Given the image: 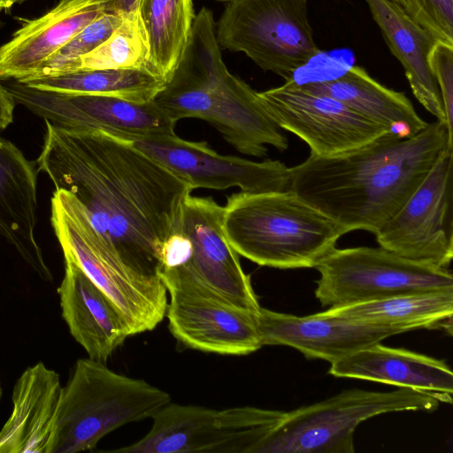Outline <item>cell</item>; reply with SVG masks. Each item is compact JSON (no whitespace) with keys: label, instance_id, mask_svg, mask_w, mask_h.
<instances>
[{"label":"cell","instance_id":"6da1fadb","mask_svg":"<svg viewBox=\"0 0 453 453\" xmlns=\"http://www.w3.org/2000/svg\"><path fill=\"white\" fill-rule=\"evenodd\" d=\"M39 172L72 194L95 229L133 268L157 274L164 242L193 188L125 140L45 121Z\"/></svg>","mask_w":453,"mask_h":453},{"label":"cell","instance_id":"7a4b0ae2","mask_svg":"<svg viewBox=\"0 0 453 453\" xmlns=\"http://www.w3.org/2000/svg\"><path fill=\"white\" fill-rule=\"evenodd\" d=\"M453 137L434 121L416 135L388 133L330 157L310 154L289 167V190L346 231L375 234L403 205L448 149Z\"/></svg>","mask_w":453,"mask_h":453},{"label":"cell","instance_id":"3957f363","mask_svg":"<svg viewBox=\"0 0 453 453\" xmlns=\"http://www.w3.org/2000/svg\"><path fill=\"white\" fill-rule=\"evenodd\" d=\"M153 102L176 123L190 118L207 121L242 154L263 157L266 145L281 152L288 147L258 92L227 70L212 12L206 7L196 14L185 53Z\"/></svg>","mask_w":453,"mask_h":453},{"label":"cell","instance_id":"277c9868","mask_svg":"<svg viewBox=\"0 0 453 453\" xmlns=\"http://www.w3.org/2000/svg\"><path fill=\"white\" fill-rule=\"evenodd\" d=\"M222 227L238 255L279 269L315 268L348 233L291 190L232 194Z\"/></svg>","mask_w":453,"mask_h":453},{"label":"cell","instance_id":"5b68a950","mask_svg":"<svg viewBox=\"0 0 453 453\" xmlns=\"http://www.w3.org/2000/svg\"><path fill=\"white\" fill-rule=\"evenodd\" d=\"M170 402L167 392L143 380L118 373L105 363L80 358L63 387L46 453L90 450L106 434L151 418Z\"/></svg>","mask_w":453,"mask_h":453},{"label":"cell","instance_id":"8992f818","mask_svg":"<svg viewBox=\"0 0 453 453\" xmlns=\"http://www.w3.org/2000/svg\"><path fill=\"white\" fill-rule=\"evenodd\" d=\"M50 222L63 253L69 254L120 310L132 335L151 331L163 321L168 298L159 276L126 263L95 229L72 194L55 189Z\"/></svg>","mask_w":453,"mask_h":453},{"label":"cell","instance_id":"52a82bcc","mask_svg":"<svg viewBox=\"0 0 453 453\" xmlns=\"http://www.w3.org/2000/svg\"><path fill=\"white\" fill-rule=\"evenodd\" d=\"M223 206L212 197L188 195L172 233L164 242L157 275L164 285L204 288L257 314L261 306L250 275L222 227Z\"/></svg>","mask_w":453,"mask_h":453},{"label":"cell","instance_id":"ba28073f","mask_svg":"<svg viewBox=\"0 0 453 453\" xmlns=\"http://www.w3.org/2000/svg\"><path fill=\"white\" fill-rule=\"evenodd\" d=\"M440 403L431 393L408 388L390 392L344 390L284 411L257 453H352L354 433L363 421L388 412H431Z\"/></svg>","mask_w":453,"mask_h":453},{"label":"cell","instance_id":"9c48e42d","mask_svg":"<svg viewBox=\"0 0 453 453\" xmlns=\"http://www.w3.org/2000/svg\"><path fill=\"white\" fill-rule=\"evenodd\" d=\"M216 37L219 47L243 52L286 81L322 52L307 0H230L216 24Z\"/></svg>","mask_w":453,"mask_h":453},{"label":"cell","instance_id":"30bf717a","mask_svg":"<svg viewBox=\"0 0 453 453\" xmlns=\"http://www.w3.org/2000/svg\"><path fill=\"white\" fill-rule=\"evenodd\" d=\"M283 411L252 406L214 410L168 403L157 411L141 440L113 452L257 453Z\"/></svg>","mask_w":453,"mask_h":453},{"label":"cell","instance_id":"8fae6325","mask_svg":"<svg viewBox=\"0 0 453 453\" xmlns=\"http://www.w3.org/2000/svg\"><path fill=\"white\" fill-rule=\"evenodd\" d=\"M322 306H347L395 296L453 289L447 267L411 260L382 247L334 248L315 266Z\"/></svg>","mask_w":453,"mask_h":453},{"label":"cell","instance_id":"7c38bea8","mask_svg":"<svg viewBox=\"0 0 453 453\" xmlns=\"http://www.w3.org/2000/svg\"><path fill=\"white\" fill-rule=\"evenodd\" d=\"M453 148H448L399 211L375 233L401 257L449 267L453 257Z\"/></svg>","mask_w":453,"mask_h":453},{"label":"cell","instance_id":"4fadbf2b","mask_svg":"<svg viewBox=\"0 0 453 453\" xmlns=\"http://www.w3.org/2000/svg\"><path fill=\"white\" fill-rule=\"evenodd\" d=\"M4 85L16 104L59 127L100 131L117 138L160 139L176 134V122L153 100L138 104L112 96L57 93L17 81Z\"/></svg>","mask_w":453,"mask_h":453},{"label":"cell","instance_id":"5bb4252c","mask_svg":"<svg viewBox=\"0 0 453 453\" xmlns=\"http://www.w3.org/2000/svg\"><path fill=\"white\" fill-rule=\"evenodd\" d=\"M258 96L275 124L304 141L312 155H338L390 133L341 101L305 90L293 81Z\"/></svg>","mask_w":453,"mask_h":453},{"label":"cell","instance_id":"9a60e30c","mask_svg":"<svg viewBox=\"0 0 453 453\" xmlns=\"http://www.w3.org/2000/svg\"><path fill=\"white\" fill-rule=\"evenodd\" d=\"M117 138V137H116ZM155 159L189 183L191 188L245 192L289 190L290 169L279 160L252 161L220 155L206 142H190L178 135L149 139L119 138Z\"/></svg>","mask_w":453,"mask_h":453},{"label":"cell","instance_id":"2e32d148","mask_svg":"<svg viewBox=\"0 0 453 453\" xmlns=\"http://www.w3.org/2000/svg\"><path fill=\"white\" fill-rule=\"evenodd\" d=\"M165 316L172 335L188 349L244 356L262 346L257 314L235 306L202 287L168 283Z\"/></svg>","mask_w":453,"mask_h":453},{"label":"cell","instance_id":"e0dca14e","mask_svg":"<svg viewBox=\"0 0 453 453\" xmlns=\"http://www.w3.org/2000/svg\"><path fill=\"white\" fill-rule=\"evenodd\" d=\"M256 319L262 346H288L307 358L330 363L392 335L412 331L401 325L355 321L320 313L299 317L263 307Z\"/></svg>","mask_w":453,"mask_h":453},{"label":"cell","instance_id":"ac0fdd59","mask_svg":"<svg viewBox=\"0 0 453 453\" xmlns=\"http://www.w3.org/2000/svg\"><path fill=\"white\" fill-rule=\"evenodd\" d=\"M108 11L112 0H59L42 16L27 19L0 46V81H24L89 23Z\"/></svg>","mask_w":453,"mask_h":453},{"label":"cell","instance_id":"d6986e66","mask_svg":"<svg viewBox=\"0 0 453 453\" xmlns=\"http://www.w3.org/2000/svg\"><path fill=\"white\" fill-rule=\"evenodd\" d=\"M58 289L62 317L89 358L105 363L127 337L129 326L115 303L67 253Z\"/></svg>","mask_w":453,"mask_h":453},{"label":"cell","instance_id":"ffe728a7","mask_svg":"<svg viewBox=\"0 0 453 453\" xmlns=\"http://www.w3.org/2000/svg\"><path fill=\"white\" fill-rule=\"evenodd\" d=\"M38 173L36 162L0 134V234L42 280L52 282L35 236Z\"/></svg>","mask_w":453,"mask_h":453},{"label":"cell","instance_id":"44dd1931","mask_svg":"<svg viewBox=\"0 0 453 453\" xmlns=\"http://www.w3.org/2000/svg\"><path fill=\"white\" fill-rule=\"evenodd\" d=\"M328 372L424 391L452 403L453 372L447 363L405 349L378 342L331 363Z\"/></svg>","mask_w":453,"mask_h":453},{"label":"cell","instance_id":"7402d4cb","mask_svg":"<svg viewBox=\"0 0 453 453\" xmlns=\"http://www.w3.org/2000/svg\"><path fill=\"white\" fill-rule=\"evenodd\" d=\"M63 387L42 362L27 368L12 390V411L0 430V453H46Z\"/></svg>","mask_w":453,"mask_h":453},{"label":"cell","instance_id":"603a6c76","mask_svg":"<svg viewBox=\"0 0 453 453\" xmlns=\"http://www.w3.org/2000/svg\"><path fill=\"white\" fill-rule=\"evenodd\" d=\"M390 52L404 69L416 99L437 121L446 124L439 88L428 56L437 41L391 0H365Z\"/></svg>","mask_w":453,"mask_h":453},{"label":"cell","instance_id":"cb8c5ba5","mask_svg":"<svg viewBox=\"0 0 453 453\" xmlns=\"http://www.w3.org/2000/svg\"><path fill=\"white\" fill-rule=\"evenodd\" d=\"M298 85L341 101L400 137L414 136L428 124L403 93L380 84L361 66L351 65L334 79Z\"/></svg>","mask_w":453,"mask_h":453},{"label":"cell","instance_id":"d4e9b609","mask_svg":"<svg viewBox=\"0 0 453 453\" xmlns=\"http://www.w3.org/2000/svg\"><path fill=\"white\" fill-rule=\"evenodd\" d=\"M319 313L355 321L406 326L412 330L444 329L451 334L453 289L399 295L328 308Z\"/></svg>","mask_w":453,"mask_h":453},{"label":"cell","instance_id":"484cf974","mask_svg":"<svg viewBox=\"0 0 453 453\" xmlns=\"http://www.w3.org/2000/svg\"><path fill=\"white\" fill-rule=\"evenodd\" d=\"M137 12L145 29L149 69L165 83L180 62L196 14L192 0H139Z\"/></svg>","mask_w":453,"mask_h":453},{"label":"cell","instance_id":"4316f807","mask_svg":"<svg viewBox=\"0 0 453 453\" xmlns=\"http://www.w3.org/2000/svg\"><path fill=\"white\" fill-rule=\"evenodd\" d=\"M21 83L44 91L112 96L138 104L152 101L165 85L147 68L79 70Z\"/></svg>","mask_w":453,"mask_h":453},{"label":"cell","instance_id":"83f0119b","mask_svg":"<svg viewBox=\"0 0 453 453\" xmlns=\"http://www.w3.org/2000/svg\"><path fill=\"white\" fill-rule=\"evenodd\" d=\"M149 56L150 47L147 35L136 12L124 15L122 23L110 37L80 59L78 71L119 68L149 69Z\"/></svg>","mask_w":453,"mask_h":453},{"label":"cell","instance_id":"f1b7e54d","mask_svg":"<svg viewBox=\"0 0 453 453\" xmlns=\"http://www.w3.org/2000/svg\"><path fill=\"white\" fill-rule=\"evenodd\" d=\"M123 19L124 16L119 12H104L47 59L30 79L78 71L80 59L105 42L122 23Z\"/></svg>","mask_w":453,"mask_h":453},{"label":"cell","instance_id":"f546056e","mask_svg":"<svg viewBox=\"0 0 453 453\" xmlns=\"http://www.w3.org/2000/svg\"><path fill=\"white\" fill-rule=\"evenodd\" d=\"M428 61L439 88L446 126L453 137V43L437 40L430 50Z\"/></svg>","mask_w":453,"mask_h":453},{"label":"cell","instance_id":"4dcf8cb0","mask_svg":"<svg viewBox=\"0 0 453 453\" xmlns=\"http://www.w3.org/2000/svg\"><path fill=\"white\" fill-rule=\"evenodd\" d=\"M433 24L438 40L453 43V0H416Z\"/></svg>","mask_w":453,"mask_h":453},{"label":"cell","instance_id":"1f68e13d","mask_svg":"<svg viewBox=\"0 0 453 453\" xmlns=\"http://www.w3.org/2000/svg\"><path fill=\"white\" fill-rule=\"evenodd\" d=\"M400 7H402L405 12L414 19L418 24L426 29L431 35H433L437 40V33L431 23V21L427 19L425 13L422 12L416 0H391Z\"/></svg>","mask_w":453,"mask_h":453},{"label":"cell","instance_id":"d6a6232c","mask_svg":"<svg viewBox=\"0 0 453 453\" xmlns=\"http://www.w3.org/2000/svg\"><path fill=\"white\" fill-rule=\"evenodd\" d=\"M15 106L12 96L0 81V132L13 122Z\"/></svg>","mask_w":453,"mask_h":453},{"label":"cell","instance_id":"836d02e7","mask_svg":"<svg viewBox=\"0 0 453 453\" xmlns=\"http://www.w3.org/2000/svg\"><path fill=\"white\" fill-rule=\"evenodd\" d=\"M139 0H112V11L127 15L137 12Z\"/></svg>","mask_w":453,"mask_h":453},{"label":"cell","instance_id":"e575fe53","mask_svg":"<svg viewBox=\"0 0 453 453\" xmlns=\"http://www.w3.org/2000/svg\"><path fill=\"white\" fill-rule=\"evenodd\" d=\"M25 0H0V13L10 11L14 5L23 3Z\"/></svg>","mask_w":453,"mask_h":453},{"label":"cell","instance_id":"d590c367","mask_svg":"<svg viewBox=\"0 0 453 453\" xmlns=\"http://www.w3.org/2000/svg\"><path fill=\"white\" fill-rule=\"evenodd\" d=\"M2 395H3V389H2V387H1V384H0V402H1V399H2Z\"/></svg>","mask_w":453,"mask_h":453},{"label":"cell","instance_id":"8d00e7d4","mask_svg":"<svg viewBox=\"0 0 453 453\" xmlns=\"http://www.w3.org/2000/svg\"><path fill=\"white\" fill-rule=\"evenodd\" d=\"M2 27H3V23H2V21H1V19H0V28H1Z\"/></svg>","mask_w":453,"mask_h":453},{"label":"cell","instance_id":"74e56055","mask_svg":"<svg viewBox=\"0 0 453 453\" xmlns=\"http://www.w3.org/2000/svg\"><path fill=\"white\" fill-rule=\"evenodd\" d=\"M218 1H230V0H218Z\"/></svg>","mask_w":453,"mask_h":453}]
</instances>
